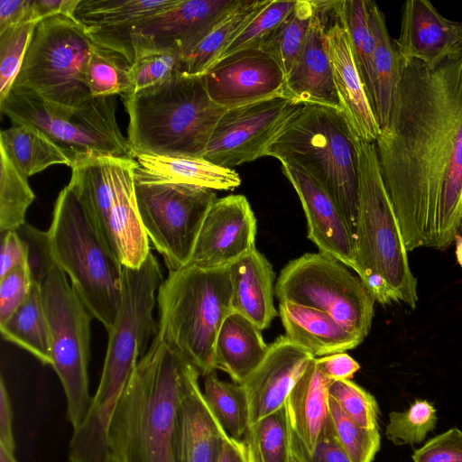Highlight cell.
<instances>
[{"instance_id": "33", "label": "cell", "mask_w": 462, "mask_h": 462, "mask_svg": "<svg viewBox=\"0 0 462 462\" xmlns=\"http://www.w3.org/2000/svg\"><path fill=\"white\" fill-rule=\"evenodd\" d=\"M0 149L26 178L55 164L71 167L68 152L38 127L13 124L0 134Z\"/></svg>"}, {"instance_id": "27", "label": "cell", "mask_w": 462, "mask_h": 462, "mask_svg": "<svg viewBox=\"0 0 462 462\" xmlns=\"http://www.w3.org/2000/svg\"><path fill=\"white\" fill-rule=\"evenodd\" d=\"M279 315L286 337L314 357L353 349L363 338L328 314L300 304L283 301Z\"/></svg>"}, {"instance_id": "24", "label": "cell", "mask_w": 462, "mask_h": 462, "mask_svg": "<svg viewBox=\"0 0 462 462\" xmlns=\"http://www.w3.org/2000/svg\"><path fill=\"white\" fill-rule=\"evenodd\" d=\"M395 42L402 57L433 63L462 52V22L445 18L427 0H409L403 5Z\"/></svg>"}, {"instance_id": "47", "label": "cell", "mask_w": 462, "mask_h": 462, "mask_svg": "<svg viewBox=\"0 0 462 462\" xmlns=\"http://www.w3.org/2000/svg\"><path fill=\"white\" fill-rule=\"evenodd\" d=\"M290 445L299 462H352L338 442L330 419L322 430L312 452H309L290 427Z\"/></svg>"}, {"instance_id": "61", "label": "cell", "mask_w": 462, "mask_h": 462, "mask_svg": "<svg viewBox=\"0 0 462 462\" xmlns=\"http://www.w3.org/2000/svg\"><path fill=\"white\" fill-rule=\"evenodd\" d=\"M460 234L462 235V227H461V232H460Z\"/></svg>"}, {"instance_id": "19", "label": "cell", "mask_w": 462, "mask_h": 462, "mask_svg": "<svg viewBox=\"0 0 462 462\" xmlns=\"http://www.w3.org/2000/svg\"><path fill=\"white\" fill-rule=\"evenodd\" d=\"M319 3L326 18L325 32L341 111L356 139L375 143L381 128L353 58L338 0Z\"/></svg>"}, {"instance_id": "36", "label": "cell", "mask_w": 462, "mask_h": 462, "mask_svg": "<svg viewBox=\"0 0 462 462\" xmlns=\"http://www.w3.org/2000/svg\"><path fill=\"white\" fill-rule=\"evenodd\" d=\"M353 58L373 109L374 39L369 19L368 0H338Z\"/></svg>"}, {"instance_id": "48", "label": "cell", "mask_w": 462, "mask_h": 462, "mask_svg": "<svg viewBox=\"0 0 462 462\" xmlns=\"http://www.w3.org/2000/svg\"><path fill=\"white\" fill-rule=\"evenodd\" d=\"M32 282L28 258L0 277V324L21 305Z\"/></svg>"}, {"instance_id": "21", "label": "cell", "mask_w": 462, "mask_h": 462, "mask_svg": "<svg viewBox=\"0 0 462 462\" xmlns=\"http://www.w3.org/2000/svg\"><path fill=\"white\" fill-rule=\"evenodd\" d=\"M282 171L301 202L308 226V238L319 252L354 269L353 235L339 208L324 188L300 167L282 162Z\"/></svg>"}, {"instance_id": "7", "label": "cell", "mask_w": 462, "mask_h": 462, "mask_svg": "<svg viewBox=\"0 0 462 462\" xmlns=\"http://www.w3.org/2000/svg\"><path fill=\"white\" fill-rule=\"evenodd\" d=\"M157 336L171 350L196 367L200 375L216 370L215 343L234 310L228 267L188 264L169 271L157 294Z\"/></svg>"}, {"instance_id": "18", "label": "cell", "mask_w": 462, "mask_h": 462, "mask_svg": "<svg viewBox=\"0 0 462 462\" xmlns=\"http://www.w3.org/2000/svg\"><path fill=\"white\" fill-rule=\"evenodd\" d=\"M256 218L244 195H228L210 206L189 264L229 267L255 247Z\"/></svg>"}, {"instance_id": "52", "label": "cell", "mask_w": 462, "mask_h": 462, "mask_svg": "<svg viewBox=\"0 0 462 462\" xmlns=\"http://www.w3.org/2000/svg\"><path fill=\"white\" fill-rule=\"evenodd\" d=\"M322 372L331 380H351L360 365L345 352L316 357Z\"/></svg>"}, {"instance_id": "51", "label": "cell", "mask_w": 462, "mask_h": 462, "mask_svg": "<svg viewBox=\"0 0 462 462\" xmlns=\"http://www.w3.org/2000/svg\"><path fill=\"white\" fill-rule=\"evenodd\" d=\"M2 234L0 277L28 258V245L17 230H8Z\"/></svg>"}, {"instance_id": "16", "label": "cell", "mask_w": 462, "mask_h": 462, "mask_svg": "<svg viewBox=\"0 0 462 462\" xmlns=\"http://www.w3.org/2000/svg\"><path fill=\"white\" fill-rule=\"evenodd\" d=\"M240 0H179L130 32L134 55L173 51L189 55L216 23Z\"/></svg>"}, {"instance_id": "54", "label": "cell", "mask_w": 462, "mask_h": 462, "mask_svg": "<svg viewBox=\"0 0 462 462\" xmlns=\"http://www.w3.org/2000/svg\"><path fill=\"white\" fill-rule=\"evenodd\" d=\"M14 411L11 399L5 383L4 377L0 379V445L14 454L15 441L13 430Z\"/></svg>"}, {"instance_id": "44", "label": "cell", "mask_w": 462, "mask_h": 462, "mask_svg": "<svg viewBox=\"0 0 462 462\" xmlns=\"http://www.w3.org/2000/svg\"><path fill=\"white\" fill-rule=\"evenodd\" d=\"M183 58L173 51H150L134 56L130 86L122 97L159 85L180 72Z\"/></svg>"}, {"instance_id": "45", "label": "cell", "mask_w": 462, "mask_h": 462, "mask_svg": "<svg viewBox=\"0 0 462 462\" xmlns=\"http://www.w3.org/2000/svg\"><path fill=\"white\" fill-rule=\"evenodd\" d=\"M25 23L0 32V101L11 90L36 27Z\"/></svg>"}, {"instance_id": "37", "label": "cell", "mask_w": 462, "mask_h": 462, "mask_svg": "<svg viewBox=\"0 0 462 462\" xmlns=\"http://www.w3.org/2000/svg\"><path fill=\"white\" fill-rule=\"evenodd\" d=\"M313 14L312 0H296L293 9L261 48L273 57L285 78L303 51Z\"/></svg>"}, {"instance_id": "60", "label": "cell", "mask_w": 462, "mask_h": 462, "mask_svg": "<svg viewBox=\"0 0 462 462\" xmlns=\"http://www.w3.org/2000/svg\"><path fill=\"white\" fill-rule=\"evenodd\" d=\"M290 462H299L296 457L292 455V453L291 454V458H290Z\"/></svg>"}, {"instance_id": "30", "label": "cell", "mask_w": 462, "mask_h": 462, "mask_svg": "<svg viewBox=\"0 0 462 462\" xmlns=\"http://www.w3.org/2000/svg\"><path fill=\"white\" fill-rule=\"evenodd\" d=\"M136 170L154 180L217 190H233L241 184L234 169L204 158L139 155Z\"/></svg>"}, {"instance_id": "22", "label": "cell", "mask_w": 462, "mask_h": 462, "mask_svg": "<svg viewBox=\"0 0 462 462\" xmlns=\"http://www.w3.org/2000/svg\"><path fill=\"white\" fill-rule=\"evenodd\" d=\"M179 0H79L74 18L90 39L123 53L134 63L131 30Z\"/></svg>"}, {"instance_id": "5", "label": "cell", "mask_w": 462, "mask_h": 462, "mask_svg": "<svg viewBox=\"0 0 462 462\" xmlns=\"http://www.w3.org/2000/svg\"><path fill=\"white\" fill-rule=\"evenodd\" d=\"M358 214L354 271L382 305L404 302L415 309L417 279L411 273L400 225L382 177L376 145L356 138Z\"/></svg>"}, {"instance_id": "41", "label": "cell", "mask_w": 462, "mask_h": 462, "mask_svg": "<svg viewBox=\"0 0 462 462\" xmlns=\"http://www.w3.org/2000/svg\"><path fill=\"white\" fill-rule=\"evenodd\" d=\"M328 403L335 435L351 461L372 462L380 448L379 429H369L357 424L330 397Z\"/></svg>"}, {"instance_id": "9", "label": "cell", "mask_w": 462, "mask_h": 462, "mask_svg": "<svg viewBox=\"0 0 462 462\" xmlns=\"http://www.w3.org/2000/svg\"><path fill=\"white\" fill-rule=\"evenodd\" d=\"M134 159L74 158L68 186L122 266L139 268L151 253L134 189Z\"/></svg>"}, {"instance_id": "8", "label": "cell", "mask_w": 462, "mask_h": 462, "mask_svg": "<svg viewBox=\"0 0 462 462\" xmlns=\"http://www.w3.org/2000/svg\"><path fill=\"white\" fill-rule=\"evenodd\" d=\"M46 232L52 261L69 278L93 317L108 331L120 305L123 266L68 185L56 199Z\"/></svg>"}, {"instance_id": "13", "label": "cell", "mask_w": 462, "mask_h": 462, "mask_svg": "<svg viewBox=\"0 0 462 462\" xmlns=\"http://www.w3.org/2000/svg\"><path fill=\"white\" fill-rule=\"evenodd\" d=\"M349 269L324 253L304 254L282 270L274 294L280 302L321 310L365 339L372 326L375 300Z\"/></svg>"}, {"instance_id": "2", "label": "cell", "mask_w": 462, "mask_h": 462, "mask_svg": "<svg viewBox=\"0 0 462 462\" xmlns=\"http://www.w3.org/2000/svg\"><path fill=\"white\" fill-rule=\"evenodd\" d=\"M199 375L194 365L155 335L134 367L109 421L110 462H177L179 409Z\"/></svg>"}, {"instance_id": "4", "label": "cell", "mask_w": 462, "mask_h": 462, "mask_svg": "<svg viewBox=\"0 0 462 462\" xmlns=\"http://www.w3.org/2000/svg\"><path fill=\"white\" fill-rule=\"evenodd\" d=\"M122 98L129 117L127 142L133 158H203L216 125L227 110L210 98L201 76L180 72Z\"/></svg>"}, {"instance_id": "15", "label": "cell", "mask_w": 462, "mask_h": 462, "mask_svg": "<svg viewBox=\"0 0 462 462\" xmlns=\"http://www.w3.org/2000/svg\"><path fill=\"white\" fill-rule=\"evenodd\" d=\"M302 105L279 95L227 109L216 125L203 158L233 169L263 157L270 143Z\"/></svg>"}, {"instance_id": "40", "label": "cell", "mask_w": 462, "mask_h": 462, "mask_svg": "<svg viewBox=\"0 0 462 462\" xmlns=\"http://www.w3.org/2000/svg\"><path fill=\"white\" fill-rule=\"evenodd\" d=\"M245 439L256 462H290V424L285 405L249 428Z\"/></svg>"}, {"instance_id": "3", "label": "cell", "mask_w": 462, "mask_h": 462, "mask_svg": "<svg viewBox=\"0 0 462 462\" xmlns=\"http://www.w3.org/2000/svg\"><path fill=\"white\" fill-rule=\"evenodd\" d=\"M162 278L152 252L139 268L123 266L121 300L107 331L101 377L86 418L73 430L69 462H110L109 421L134 367L147 351V343L157 334L152 310Z\"/></svg>"}, {"instance_id": "17", "label": "cell", "mask_w": 462, "mask_h": 462, "mask_svg": "<svg viewBox=\"0 0 462 462\" xmlns=\"http://www.w3.org/2000/svg\"><path fill=\"white\" fill-rule=\"evenodd\" d=\"M201 77L210 98L226 109L283 95L285 86L282 68L261 49L234 53Z\"/></svg>"}, {"instance_id": "38", "label": "cell", "mask_w": 462, "mask_h": 462, "mask_svg": "<svg viewBox=\"0 0 462 462\" xmlns=\"http://www.w3.org/2000/svg\"><path fill=\"white\" fill-rule=\"evenodd\" d=\"M132 65L123 53L93 42L86 69L91 96L104 97L125 94L130 86Z\"/></svg>"}, {"instance_id": "59", "label": "cell", "mask_w": 462, "mask_h": 462, "mask_svg": "<svg viewBox=\"0 0 462 462\" xmlns=\"http://www.w3.org/2000/svg\"><path fill=\"white\" fill-rule=\"evenodd\" d=\"M245 441L247 445V449H248V462H256L252 447L245 439Z\"/></svg>"}, {"instance_id": "39", "label": "cell", "mask_w": 462, "mask_h": 462, "mask_svg": "<svg viewBox=\"0 0 462 462\" xmlns=\"http://www.w3.org/2000/svg\"><path fill=\"white\" fill-rule=\"evenodd\" d=\"M0 231L16 230L25 224L28 208L35 199L28 178L0 149Z\"/></svg>"}, {"instance_id": "10", "label": "cell", "mask_w": 462, "mask_h": 462, "mask_svg": "<svg viewBox=\"0 0 462 462\" xmlns=\"http://www.w3.org/2000/svg\"><path fill=\"white\" fill-rule=\"evenodd\" d=\"M13 124L38 127L74 160L79 156L134 159L118 126L116 97H94L86 106L69 109L53 106L33 91L13 86L0 101Z\"/></svg>"}, {"instance_id": "12", "label": "cell", "mask_w": 462, "mask_h": 462, "mask_svg": "<svg viewBox=\"0 0 462 462\" xmlns=\"http://www.w3.org/2000/svg\"><path fill=\"white\" fill-rule=\"evenodd\" d=\"M42 292L51 337V366L63 387L67 418L75 430L92 402L88 364L94 317L55 263L42 282Z\"/></svg>"}, {"instance_id": "6", "label": "cell", "mask_w": 462, "mask_h": 462, "mask_svg": "<svg viewBox=\"0 0 462 462\" xmlns=\"http://www.w3.org/2000/svg\"><path fill=\"white\" fill-rule=\"evenodd\" d=\"M264 156L292 163L314 178L339 208L355 241L358 154L356 136L340 109L303 104L270 143Z\"/></svg>"}, {"instance_id": "55", "label": "cell", "mask_w": 462, "mask_h": 462, "mask_svg": "<svg viewBox=\"0 0 462 462\" xmlns=\"http://www.w3.org/2000/svg\"><path fill=\"white\" fill-rule=\"evenodd\" d=\"M79 3V0H33L32 21L38 23L56 15L73 17Z\"/></svg>"}, {"instance_id": "28", "label": "cell", "mask_w": 462, "mask_h": 462, "mask_svg": "<svg viewBox=\"0 0 462 462\" xmlns=\"http://www.w3.org/2000/svg\"><path fill=\"white\" fill-rule=\"evenodd\" d=\"M331 383L314 357L285 402L290 427L310 453L330 419L328 389Z\"/></svg>"}, {"instance_id": "31", "label": "cell", "mask_w": 462, "mask_h": 462, "mask_svg": "<svg viewBox=\"0 0 462 462\" xmlns=\"http://www.w3.org/2000/svg\"><path fill=\"white\" fill-rule=\"evenodd\" d=\"M368 9L374 39L373 111L382 130L387 125L400 82L402 56L377 4L368 0Z\"/></svg>"}, {"instance_id": "46", "label": "cell", "mask_w": 462, "mask_h": 462, "mask_svg": "<svg viewBox=\"0 0 462 462\" xmlns=\"http://www.w3.org/2000/svg\"><path fill=\"white\" fill-rule=\"evenodd\" d=\"M328 393L355 422L369 429L378 428L377 402L360 385L352 380L332 381Z\"/></svg>"}, {"instance_id": "50", "label": "cell", "mask_w": 462, "mask_h": 462, "mask_svg": "<svg viewBox=\"0 0 462 462\" xmlns=\"http://www.w3.org/2000/svg\"><path fill=\"white\" fill-rule=\"evenodd\" d=\"M16 230L28 245V263L32 279L42 284L54 263L50 253L47 232H42L26 223Z\"/></svg>"}, {"instance_id": "56", "label": "cell", "mask_w": 462, "mask_h": 462, "mask_svg": "<svg viewBox=\"0 0 462 462\" xmlns=\"http://www.w3.org/2000/svg\"><path fill=\"white\" fill-rule=\"evenodd\" d=\"M218 462H248L245 441H238L227 437L224 441Z\"/></svg>"}, {"instance_id": "1", "label": "cell", "mask_w": 462, "mask_h": 462, "mask_svg": "<svg viewBox=\"0 0 462 462\" xmlns=\"http://www.w3.org/2000/svg\"><path fill=\"white\" fill-rule=\"evenodd\" d=\"M375 145L407 252L449 247L462 227V52L433 63L402 57Z\"/></svg>"}, {"instance_id": "32", "label": "cell", "mask_w": 462, "mask_h": 462, "mask_svg": "<svg viewBox=\"0 0 462 462\" xmlns=\"http://www.w3.org/2000/svg\"><path fill=\"white\" fill-rule=\"evenodd\" d=\"M272 0H240L228 10L183 59L180 73L187 76L204 75L218 60L223 51Z\"/></svg>"}, {"instance_id": "14", "label": "cell", "mask_w": 462, "mask_h": 462, "mask_svg": "<svg viewBox=\"0 0 462 462\" xmlns=\"http://www.w3.org/2000/svg\"><path fill=\"white\" fill-rule=\"evenodd\" d=\"M134 189L144 231L169 271L188 265L215 191L154 180L136 167Z\"/></svg>"}, {"instance_id": "43", "label": "cell", "mask_w": 462, "mask_h": 462, "mask_svg": "<svg viewBox=\"0 0 462 462\" xmlns=\"http://www.w3.org/2000/svg\"><path fill=\"white\" fill-rule=\"evenodd\" d=\"M296 0H272L271 4L254 18L236 37L223 51L217 62L242 51L261 49L279 24L293 9Z\"/></svg>"}, {"instance_id": "23", "label": "cell", "mask_w": 462, "mask_h": 462, "mask_svg": "<svg viewBox=\"0 0 462 462\" xmlns=\"http://www.w3.org/2000/svg\"><path fill=\"white\" fill-rule=\"evenodd\" d=\"M314 14L303 51L285 78L283 96L304 105H319L340 109L328 51L324 12L312 0Z\"/></svg>"}, {"instance_id": "57", "label": "cell", "mask_w": 462, "mask_h": 462, "mask_svg": "<svg viewBox=\"0 0 462 462\" xmlns=\"http://www.w3.org/2000/svg\"><path fill=\"white\" fill-rule=\"evenodd\" d=\"M454 243L456 245V250H455L456 258H457L458 264L462 268V235L461 234H458L456 236Z\"/></svg>"}, {"instance_id": "53", "label": "cell", "mask_w": 462, "mask_h": 462, "mask_svg": "<svg viewBox=\"0 0 462 462\" xmlns=\"http://www.w3.org/2000/svg\"><path fill=\"white\" fill-rule=\"evenodd\" d=\"M32 8L33 0H1L0 32L25 23H34Z\"/></svg>"}, {"instance_id": "49", "label": "cell", "mask_w": 462, "mask_h": 462, "mask_svg": "<svg viewBox=\"0 0 462 462\" xmlns=\"http://www.w3.org/2000/svg\"><path fill=\"white\" fill-rule=\"evenodd\" d=\"M413 462H462V430L452 428L414 450Z\"/></svg>"}, {"instance_id": "42", "label": "cell", "mask_w": 462, "mask_h": 462, "mask_svg": "<svg viewBox=\"0 0 462 462\" xmlns=\"http://www.w3.org/2000/svg\"><path fill=\"white\" fill-rule=\"evenodd\" d=\"M437 420L432 403L417 399L407 410L389 413L385 435L395 445L419 444L435 429Z\"/></svg>"}, {"instance_id": "35", "label": "cell", "mask_w": 462, "mask_h": 462, "mask_svg": "<svg viewBox=\"0 0 462 462\" xmlns=\"http://www.w3.org/2000/svg\"><path fill=\"white\" fill-rule=\"evenodd\" d=\"M206 402L226 434L243 441L250 428L249 407L241 384L220 380L213 371L204 379Z\"/></svg>"}, {"instance_id": "34", "label": "cell", "mask_w": 462, "mask_h": 462, "mask_svg": "<svg viewBox=\"0 0 462 462\" xmlns=\"http://www.w3.org/2000/svg\"><path fill=\"white\" fill-rule=\"evenodd\" d=\"M2 337L23 347L44 365H51V337L42 284L33 282L16 310L0 324Z\"/></svg>"}, {"instance_id": "26", "label": "cell", "mask_w": 462, "mask_h": 462, "mask_svg": "<svg viewBox=\"0 0 462 462\" xmlns=\"http://www.w3.org/2000/svg\"><path fill=\"white\" fill-rule=\"evenodd\" d=\"M234 311L262 331L278 316L273 304L275 273L271 263L256 248L229 267Z\"/></svg>"}, {"instance_id": "58", "label": "cell", "mask_w": 462, "mask_h": 462, "mask_svg": "<svg viewBox=\"0 0 462 462\" xmlns=\"http://www.w3.org/2000/svg\"><path fill=\"white\" fill-rule=\"evenodd\" d=\"M0 462H18L14 453L8 451L4 446L0 445Z\"/></svg>"}, {"instance_id": "11", "label": "cell", "mask_w": 462, "mask_h": 462, "mask_svg": "<svg viewBox=\"0 0 462 462\" xmlns=\"http://www.w3.org/2000/svg\"><path fill=\"white\" fill-rule=\"evenodd\" d=\"M92 40L74 17L56 15L36 24L13 86L26 88L46 102L76 109L91 96L86 69Z\"/></svg>"}, {"instance_id": "29", "label": "cell", "mask_w": 462, "mask_h": 462, "mask_svg": "<svg viewBox=\"0 0 462 462\" xmlns=\"http://www.w3.org/2000/svg\"><path fill=\"white\" fill-rule=\"evenodd\" d=\"M262 330L243 315L233 311L218 331L214 350L216 369L236 383H243L267 354Z\"/></svg>"}, {"instance_id": "25", "label": "cell", "mask_w": 462, "mask_h": 462, "mask_svg": "<svg viewBox=\"0 0 462 462\" xmlns=\"http://www.w3.org/2000/svg\"><path fill=\"white\" fill-rule=\"evenodd\" d=\"M228 436L209 410L199 383L181 401L176 421L177 462H218Z\"/></svg>"}, {"instance_id": "20", "label": "cell", "mask_w": 462, "mask_h": 462, "mask_svg": "<svg viewBox=\"0 0 462 462\" xmlns=\"http://www.w3.org/2000/svg\"><path fill=\"white\" fill-rule=\"evenodd\" d=\"M313 355L286 336L276 338L258 366L241 383L248 402L250 427L285 405L292 387Z\"/></svg>"}]
</instances>
